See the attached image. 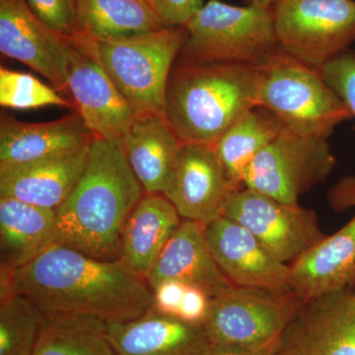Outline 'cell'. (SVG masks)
<instances>
[{
    "instance_id": "obj_1",
    "label": "cell",
    "mask_w": 355,
    "mask_h": 355,
    "mask_svg": "<svg viewBox=\"0 0 355 355\" xmlns=\"http://www.w3.org/2000/svg\"><path fill=\"white\" fill-rule=\"evenodd\" d=\"M13 291L44 315L81 314L105 322H125L153 307L146 279L120 261H102L55 244L11 272Z\"/></svg>"
},
{
    "instance_id": "obj_2",
    "label": "cell",
    "mask_w": 355,
    "mask_h": 355,
    "mask_svg": "<svg viewBox=\"0 0 355 355\" xmlns=\"http://www.w3.org/2000/svg\"><path fill=\"white\" fill-rule=\"evenodd\" d=\"M144 193L121 140L93 139L80 179L57 209V244L120 260L123 228Z\"/></svg>"
},
{
    "instance_id": "obj_3",
    "label": "cell",
    "mask_w": 355,
    "mask_h": 355,
    "mask_svg": "<svg viewBox=\"0 0 355 355\" xmlns=\"http://www.w3.org/2000/svg\"><path fill=\"white\" fill-rule=\"evenodd\" d=\"M261 83L260 67L252 65H174L166 88V121L184 144L214 147L259 106Z\"/></svg>"
},
{
    "instance_id": "obj_4",
    "label": "cell",
    "mask_w": 355,
    "mask_h": 355,
    "mask_svg": "<svg viewBox=\"0 0 355 355\" xmlns=\"http://www.w3.org/2000/svg\"><path fill=\"white\" fill-rule=\"evenodd\" d=\"M174 65L244 64L261 67L280 50L272 7L236 6L209 0L186 25Z\"/></svg>"
},
{
    "instance_id": "obj_5",
    "label": "cell",
    "mask_w": 355,
    "mask_h": 355,
    "mask_svg": "<svg viewBox=\"0 0 355 355\" xmlns=\"http://www.w3.org/2000/svg\"><path fill=\"white\" fill-rule=\"evenodd\" d=\"M187 36L184 26H171L128 38H77L87 44L135 113L164 116L168 78Z\"/></svg>"
},
{
    "instance_id": "obj_6",
    "label": "cell",
    "mask_w": 355,
    "mask_h": 355,
    "mask_svg": "<svg viewBox=\"0 0 355 355\" xmlns=\"http://www.w3.org/2000/svg\"><path fill=\"white\" fill-rule=\"evenodd\" d=\"M260 69L259 106L275 114L291 132L328 139L340 123L354 118L320 70L301 64L282 49Z\"/></svg>"
},
{
    "instance_id": "obj_7",
    "label": "cell",
    "mask_w": 355,
    "mask_h": 355,
    "mask_svg": "<svg viewBox=\"0 0 355 355\" xmlns=\"http://www.w3.org/2000/svg\"><path fill=\"white\" fill-rule=\"evenodd\" d=\"M279 48L317 70L355 42V0H277L272 6Z\"/></svg>"
},
{
    "instance_id": "obj_8",
    "label": "cell",
    "mask_w": 355,
    "mask_h": 355,
    "mask_svg": "<svg viewBox=\"0 0 355 355\" xmlns=\"http://www.w3.org/2000/svg\"><path fill=\"white\" fill-rule=\"evenodd\" d=\"M306 301L295 291L233 286L212 299L203 324L212 345L265 347L279 340Z\"/></svg>"
},
{
    "instance_id": "obj_9",
    "label": "cell",
    "mask_w": 355,
    "mask_h": 355,
    "mask_svg": "<svg viewBox=\"0 0 355 355\" xmlns=\"http://www.w3.org/2000/svg\"><path fill=\"white\" fill-rule=\"evenodd\" d=\"M336 164L328 139L305 137L284 128L247 168L243 184L288 205L323 183Z\"/></svg>"
},
{
    "instance_id": "obj_10",
    "label": "cell",
    "mask_w": 355,
    "mask_h": 355,
    "mask_svg": "<svg viewBox=\"0 0 355 355\" xmlns=\"http://www.w3.org/2000/svg\"><path fill=\"white\" fill-rule=\"evenodd\" d=\"M223 216L244 226L286 265L326 237L314 210L279 202L246 187L231 196Z\"/></svg>"
},
{
    "instance_id": "obj_11",
    "label": "cell",
    "mask_w": 355,
    "mask_h": 355,
    "mask_svg": "<svg viewBox=\"0 0 355 355\" xmlns=\"http://www.w3.org/2000/svg\"><path fill=\"white\" fill-rule=\"evenodd\" d=\"M62 73L70 101L94 139L121 140L139 114L80 38H69Z\"/></svg>"
},
{
    "instance_id": "obj_12",
    "label": "cell",
    "mask_w": 355,
    "mask_h": 355,
    "mask_svg": "<svg viewBox=\"0 0 355 355\" xmlns=\"http://www.w3.org/2000/svg\"><path fill=\"white\" fill-rule=\"evenodd\" d=\"M338 211L355 207V177L343 178L328 195ZM289 266L293 291L309 300L355 286V216L334 235L301 254Z\"/></svg>"
},
{
    "instance_id": "obj_13",
    "label": "cell",
    "mask_w": 355,
    "mask_h": 355,
    "mask_svg": "<svg viewBox=\"0 0 355 355\" xmlns=\"http://www.w3.org/2000/svg\"><path fill=\"white\" fill-rule=\"evenodd\" d=\"M270 355H355V293L345 289L306 301Z\"/></svg>"
},
{
    "instance_id": "obj_14",
    "label": "cell",
    "mask_w": 355,
    "mask_h": 355,
    "mask_svg": "<svg viewBox=\"0 0 355 355\" xmlns=\"http://www.w3.org/2000/svg\"><path fill=\"white\" fill-rule=\"evenodd\" d=\"M217 266L232 286L294 291L289 266L275 256L244 226L221 216L205 225Z\"/></svg>"
},
{
    "instance_id": "obj_15",
    "label": "cell",
    "mask_w": 355,
    "mask_h": 355,
    "mask_svg": "<svg viewBox=\"0 0 355 355\" xmlns=\"http://www.w3.org/2000/svg\"><path fill=\"white\" fill-rule=\"evenodd\" d=\"M239 189L228 179L214 147L184 144L172 183L163 196L182 219L207 225L224 216L231 196Z\"/></svg>"
},
{
    "instance_id": "obj_16",
    "label": "cell",
    "mask_w": 355,
    "mask_h": 355,
    "mask_svg": "<svg viewBox=\"0 0 355 355\" xmlns=\"http://www.w3.org/2000/svg\"><path fill=\"white\" fill-rule=\"evenodd\" d=\"M69 38L44 25L25 0H0V51L38 72L58 92L67 93L64 77Z\"/></svg>"
},
{
    "instance_id": "obj_17",
    "label": "cell",
    "mask_w": 355,
    "mask_h": 355,
    "mask_svg": "<svg viewBox=\"0 0 355 355\" xmlns=\"http://www.w3.org/2000/svg\"><path fill=\"white\" fill-rule=\"evenodd\" d=\"M119 355H207L212 347L205 324H191L155 308L125 322H107Z\"/></svg>"
},
{
    "instance_id": "obj_18",
    "label": "cell",
    "mask_w": 355,
    "mask_h": 355,
    "mask_svg": "<svg viewBox=\"0 0 355 355\" xmlns=\"http://www.w3.org/2000/svg\"><path fill=\"white\" fill-rule=\"evenodd\" d=\"M90 144L34 162L0 165V197L57 210L80 179Z\"/></svg>"
},
{
    "instance_id": "obj_19",
    "label": "cell",
    "mask_w": 355,
    "mask_h": 355,
    "mask_svg": "<svg viewBox=\"0 0 355 355\" xmlns=\"http://www.w3.org/2000/svg\"><path fill=\"white\" fill-rule=\"evenodd\" d=\"M164 280H178L198 287L211 299L219 297L233 286L214 260L205 236V225L184 219L146 279L151 288Z\"/></svg>"
},
{
    "instance_id": "obj_20",
    "label": "cell",
    "mask_w": 355,
    "mask_h": 355,
    "mask_svg": "<svg viewBox=\"0 0 355 355\" xmlns=\"http://www.w3.org/2000/svg\"><path fill=\"white\" fill-rule=\"evenodd\" d=\"M94 139L80 114L46 123L0 119V165L24 164L87 146Z\"/></svg>"
},
{
    "instance_id": "obj_21",
    "label": "cell",
    "mask_w": 355,
    "mask_h": 355,
    "mask_svg": "<svg viewBox=\"0 0 355 355\" xmlns=\"http://www.w3.org/2000/svg\"><path fill=\"white\" fill-rule=\"evenodd\" d=\"M121 141L130 169L146 193L164 195L184 146L165 116L139 114Z\"/></svg>"
},
{
    "instance_id": "obj_22",
    "label": "cell",
    "mask_w": 355,
    "mask_h": 355,
    "mask_svg": "<svg viewBox=\"0 0 355 355\" xmlns=\"http://www.w3.org/2000/svg\"><path fill=\"white\" fill-rule=\"evenodd\" d=\"M182 220L164 196L144 193L123 228L119 261L146 280Z\"/></svg>"
},
{
    "instance_id": "obj_23",
    "label": "cell",
    "mask_w": 355,
    "mask_h": 355,
    "mask_svg": "<svg viewBox=\"0 0 355 355\" xmlns=\"http://www.w3.org/2000/svg\"><path fill=\"white\" fill-rule=\"evenodd\" d=\"M57 210L0 197V268L15 270L57 244Z\"/></svg>"
},
{
    "instance_id": "obj_24",
    "label": "cell",
    "mask_w": 355,
    "mask_h": 355,
    "mask_svg": "<svg viewBox=\"0 0 355 355\" xmlns=\"http://www.w3.org/2000/svg\"><path fill=\"white\" fill-rule=\"evenodd\" d=\"M79 36L128 38L167 27L149 0H76Z\"/></svg>"
},
{
    "instance_id": "obj_25",
    "label": "cell",
    "mask_w": 355,
    "mask_h": 355,
    "mask_svg": "<svg viewBox=\"0 0 355 355\" xmlns=\"http://www.w3.org/2000/svg\"><path fill=\"white\" fill-rule=\"evenodd\" d=\"M279 119L258 106L236 121L214 146L228 179L244 188L243 177L254 159L284 130Z\"/></svg>"
},
{
    "instance_id": "obj_26",
    "label": "cell",
    "mask_w": 355,
    "mask_h": 355,
    "mask_svg": "<svg viewBox=\"0 0 355 355\" xmlns=\"http://www.w3.org/2000/svg\"><path fill=\"white\" fill-rule=\"evenodd\" d=\"M32 355H119L107 322L88 315H46Z\"/></svg>"
},
{
    "instance_id": "obj_27",
    "label": "cell",
    "mask_w": 355,
    "mask_h": 355,
    "mask_svg": "<svg viewBox=\"0 0 355 355\" xmlns=\"http://www.w3.org/2000/svg\"><path fill=\"white\" fill-rule=\"evenodd\" d=\"M46 315L22 294L0 298V355H32Z\"/></svg>"
},
{
    "instance_id": "obj_28",
    "label": "cell",
    "mask_w": 355,
    "mask_h": 355,
    "mask_svg": "<svg viewBox=\"0 0 355 355\" xmlns=\"http://www.w3.org/2000/svg\"><path fill=\"white\" fill-rule=\"evenodd\" d=\"M0 105L3 108L31 110L46 106L74 108L57 89L24 72L0 69Z\"/></svg>"
},
{
    "instance_id": "obj_29",
    "label": "cell",
    "mask_w": 355,
    "mask_h": 355,
    "mask_svg": "<svg viewBox=\"0 0 355 355\" xmlns=\"http://www.w3.org/2000/svg\"><path fill=\"white\" fill-rule=\"evenodd\" d=\"M33 13L50 29L67 38L79 37L76 0H25Z\"/></svg>"
},
{
    "instance_id": "obj_30",
    "label": "cell",
    "mask_w": 355,
    "mask_h": 355,
    "mask_svg": "<svg viewBox=\"0 0 355 355\" xmlns=\"http://www.w3.org/2000/svg\"><path fill=\"white\" fill-rule=\"evenodd\" d=\"M326 83L345 102L355 119V51L347 50L320 70Z\"/></svg>"
},
{
    "instance_id": "obj_31",
    "label": "cell",
    "mask_w": 355,
    "mask_h": 355,
    "mask_svg": "<svg viewBox=\"0 0 355 355\" xmlns=\"http://www.w3.org/2000/svg\"><path fill=\"white\" fill-rule=\"evenodd\" d=\"M167 27L184 26L205 6L203 0H149Z\"/></svg>"
},
{
    "instance_id": "obj_32",
    "label": "cell",
    "mask_w": 355,
    "mask_h": 355,
    "mask_svg": "<svg viewBox=\"0 0 355 355\" xmlns=\"http://www.w3.org/2000/svg\"><path fill=\"white\" fill-rule=\"evenodd\" d=\"M212 299L198 287L187 284L177 318L191 324H203L209 316Z\"/></svg>"
},
{
    "instance_id": "obj_33",
    "label": "cell",
    "mask_w": 355,
    "mask_h": 355,
    "mask_svg": "<svg viewBox=\"0 0 355 355\" xmlns=\"http://www.w3.org/2000/svg\"><path fill=\"white\" fill-rule=\"evenodd\" d=\"M187 284L178 280H164L153 287V308L159 312L177 317L183 301Z\"/></svg>"
},
{
    "instance_id": "obj_34",
    "label": "cell",
    "mask_w": 355,
    "mask_h": 355,
    "mask_svg": "<svg viewBox=\"0 0 355 355\" xmlns=\"http://www.w3.org/2000/svg\"><path fill=\"white\" fill-rule=\"evenodd\" d=\"M277 342L260 347L212 345L207 355H270L273 349H275V345H277Z\"/></svg>"
},
{
    "instance_id": "obj_35",
    "label": "cell",
    "mask_w": 355,
    "mask_h": 355,
    "mask_svg": "<svg viewBox=\"0 0 355 355\" xmlns=\"http://www.w3.org/2000/svg\"><path fill=\"white\" fill-rule=\"evenodd\" d=\"M277 0H245L247 6H256L261 7H272Z\"/></svg>"
}]
</instances>
